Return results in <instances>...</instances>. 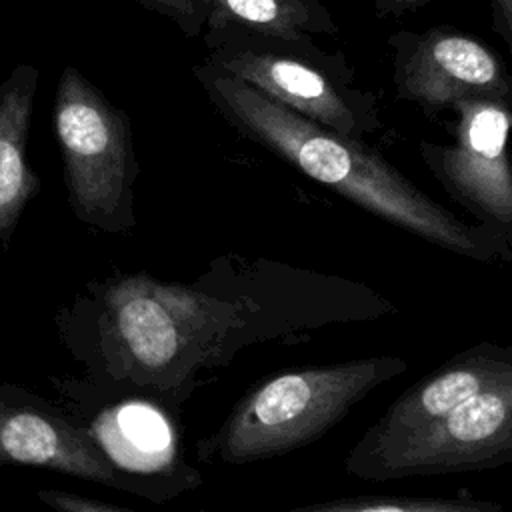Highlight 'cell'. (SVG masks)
Wrapping results in <instances>:
<instances>
[{
  "instance_id": "1",
  "label": "cell",
  "mask_w": 512,
  "mask_h": 512,
  "mask_svg": "<svg viewBox=\"0 0 512 512\" xmlns=\"http://www.w3.org/2000/svg\"><path fill=\"white\" fill-rule=\"evenodd\" d=\"M396 306L368 284L228 252L190 282L146 270L88 280L54 316L88 382L146 398L172 416L242 350L380 320Z\"/></svg>"
},
{
  "instance_id": "2",
  "label": "cell",
  "mask_w": 512,
  "mask_h": 512,
  "mask_svg": "<svg viewBox=\"0 0 512 512\" xmlns=\"http://www.w3.org/2000/svg\"><path fill=\"white\" fill-rule=\"evenodd\" d=\"M192 72L208 102L240 136L310 180L442 250L474 262H512V240L458 218L366 140L340 136L206 62Z\"/></svg>"
},
{
  "instance_id": "3",
  "label": "cell",
  "mask_w": 512,
  "mask_h": 512,
  "mask_svg": "<svg viewBox=\"0 0 512 512\" xmlns=\"http://www.w3.org/2000/svg\"><path fill=\"white\" fill-rule=\"evenodd\" d=\"M408 368L402 356H368L272 374L246 390L218 428L196 442V458L244 466L300 450Z\"/></svg>"
},
{
  "instance_id": "4",
  "label": "cell",
  "mask_w": 512,
  "mask_h": 512,
  "mask_svg": "<svg viewBox=\"0 0 512 512\" xmlns=\"http://www.w3.org/2000/svg\"><path fill=\"white\" fill-rule=\"evenodd\" d=\"M204 44L208 66L340 136L364 140L382 128L376 92L356 86V70L342 50L328 52L312 36L232 26L204 30Z\"/></svg>"
},
{
  "instance_id": "5",
  "label": "cell",
  "mask_w": 512,
  "mask_h": 512,
  "mask_svg": "<svg viewBox=\"0 0 512 512\" xmlns=\"http://www.w3.org/2000/svg\"><path fill=\"white\" fill-rule=\"evenodd\" d=\"M52 132L72 214L98 232L130 234L140 164L128 112L68 64L54 92Z\"/></svg>"
},
{
  "instance_id": "6",
  "label": "cell",
  "mask_w": 512,
  "mask_h": 512,
  "mask_svg": "<svg viewBox=\"0 0 512 512\" xmlns=\"http://www.w3.org/2000/svg\"><path fill=\"white\" fill-rule=\"evenodd\" d=\"M60 408L138 488V498L164 504L202 484L178 446L176 416L158 404L104 390L84 376H50Z\"/></svg>"
},
{
  "instance_id": "7",
  "label": "cell",
  "mask_w": 512,
  "mask_h": 512,
  "mask_svg": "<svg viewBox=\"0 0 512 512\" xmlns=\"http://www.w3.org/2000/svg\"><path fill=\"white\" fill-rule=\"evenodd\" d=\"M512 462V376L490 384L350 474L384 482L494 470Z\"/></svg>"
},
{
  "instance_id": "8",
  "label": "cell",
  "mask_w": 512,
  "mask_h": 512,
  "mask_svg": "<svg viewBox=\"0 0 512 512\" xmlns=\"http://www.w3.org/2000/svg\"><path fill=\"white\" fill-rule=\"evenodd\" d=\"M450 108L456 114L454 142L422 140L420 156L476 224L512 240L510 98H466Z\"/></svg>"
},
{
  "instance_id": "9",
  "label": "cell",
  "mask_w": 512,
  "mask_h": 512,
  "mask_svg": "<svg viewBox=\"0 0 512 512\" xmlns=\"http://www.w3.org/2000/svg\"><path fill=\"white\" fill-rule=\"evenodd\" d=\"M396 98L436 116L466 98H510L512 86L502 58L482 40L442 24L424 32L388 36Z\"/></svg>"
},
{
  "instance_id": "10",
  "label": "cell",
  "mask_w": 512,
  "mask_h": 512,
  "mask_svg": "<svg viewBox=\"0 0 512 512\" xmlns=\"http://www.w3.org/2000/svg\"><path fill=\"white\" fill-rule=\"evenodd\" d=\"M0 466H32L138 496L124 476L58 402L0 382Z\"/></svg>"
},
{
  "instance_id": "11",
  "label": "cell",
  "mask_w": 512,
  "mask_h": 512,
  "mask_svg": "<svg viewBox=\"0 0 512 512\" xmlns=\"http://www.w3.org/2000/svg\"><path fill=\"white\" fill-rule=\"evenodd\" d=\"M512 376V346L478 342L442 362L436 370L406 388L382 414L364 430L344 458L350 474L356 466L378 456L394 442L446 414L466 398L494 382Z\"/></svg>"
},
{
  "instance_id": "12",
  "label": "cell",
  "mask_w": 512,
  "mask_h": 512,
  "mask_svg": "<svg viewBox=\"0 0 512 512\" xmlns=\"http://www.w3.org/2000/svg\"><path fill=\"white\" fill-rule=\"evenodd\" d=\"M40 70L20 62L0 82V244L6 246L40 178L28 162V134Z\"/></svg>"
},
{
  "instance_id": "13",
  "label": "cell",
  "mask_w": 512,
  "mask_h": 512,
  "mask_svg": "<svg viewBox=\"0 0 512 512\" xmlns=\"http://www.w3.org/2000/svg\"><path fill=\"white\" fill-rule=\"evenodd\" d=\"M240 28L274 36H338L340 28L320 0H206L204 30Z\"/></svg>"
},
{
  "instance_id": "14",
  "label": "cell",
  "mask_w": 512,
  "mask_h": 512,
  "mask_svg": "<svg viewBox=\"0 0 512 512\" xmlns=\"http://www.w3.org/2000/svg\"><path fill=\"white\" fill-rule=\"evenodd\" d=\"M504 504L468 494L438 496H348L310 502L280 512H502Z\"/></svg>"
},
{
  "instance_id": "15",
  "label": "cell",
  "mask_w": 512,
  "mask_h": 512,
  "mask_svg": "<svg viewBox=\"0 0 512 512\" xmlns=\"http://www.w3.org/2000/svg\"><path fill=\"white\" fill-rule=\"evenodd\" d=\"M142 8L174 22L186 36L196 38L204 32L206 0H136Z\"/></svg>"
},
{
  "instance_id": "16",
  "label": "cell",
  "mask_w": 512,
  "mask_h": 512,
  "mask_svg": "<svg viewBox=\"0 0 512 512\" xmlns=\"http://www.w3.org/2000/svg\"><path fill=\"white\" fill-rule=\"evenodd\" d=\"M36 498L46 512H134L62 488H40L36 490Z\"/></svg>"
},
{
  "instance_id": "17",
  "label": "cell",
  "mask_w": 512,
  "mask_h": 512,
  "mask_svg": "<svg viewBox=\"0 0 512 512\" xmlns=\"http://www.w3.org/2000/svg\"><path fill=\"white\" fill-rule=\"evenodd\" d=\"M436 2H444V0H372V6L378 18H388V16L400 18L408 12L422 10Z\"/></svg>"
},
{
  "instance_id": "18",
  "label": "cell",
  "mask_w": 512,
  "mask_h": 512,
  "mask_svg": "<svg viewBox=\"0 0 512 512\" xmlns=\"http://www.w3.org/2000/svg\"><path fill=\"white\" fill-rule=\"evenodd\" d=\"M492 12V28L512 48V0H488Z\"/></svg>"
}]
</instances>
